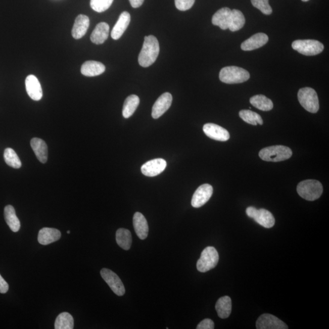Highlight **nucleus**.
<instances>
[{
	"label": "nucleus",
	"instance_id": "27",
	"mask_svg": "<svg viewBox=\"0 0 329 329\" xmlns=\"http://www.w3.org/2000/svg\"><path fill=\"white\" fill-rule=\"evenodd\" d=\"M250 103L255 108L262 111H271L274 107L272 101L263 95H257L251 97Z\"/></svg>",
	"mask_w": 329,
	"mask_h": 329
},
{
	"label": "nucleus",
	"instance_id": "6",
	"mask_svg": "<svg viewBox=\"0 0 329 329\" xmlns=\"http://www.w3.org/2000/svg\"><path fill=\"white\" fill-rule=\"evenodd\" d=\"M219 261L218 251L215 248L207 247L201 253L200 259L198 260L197 269L201 272H206L214 268Z\"/></svg>",
	"mask_w": 329,
	"mask_h": 329
},
{
	"label": "nucleus",
	"instance_id": "17",
	"mask_svg": "<svg viewBox=\"0 0 329 329\" xmlns=\"http://www.w3.org/2000/svg\"><path fill=\"white\" fill-rule=\"evenodd\" d=\"M90 25L89 18L85 15H79L74 23L72 34L74 38L80 39L87 32Z\"/></svg>",
	"mask_w": 329,
	"mask_h": 329
},
{
	"label": "nucleus",
	"instance_id": "1",
	"mask_svg": "<svg viewBox=\"0 0 329 329\" xmlns=\"http://www.w3.org/2000/svg\"><path fill=\"white\" fill-rule=\"evenodd\" d=\"M160 52L158 39L153 35L145 36L143 46L138 56V63L140 66L148 67L155 63Z\"/></svg>",
	"mask_w": 329,
	"mask_h": 329
},
{
	"label": "nucleus",
	"instance_id": "7",
	"mask_svg": "<svg viewBox=\"0 0 329 329\" xmlns=\"http://www.w3.org/2000/svg\"><path fill=\"white\" fill-rule=\"evenodd\" d=\"M292 48L305 56H315L324 50V45L316 40H297L292 43Z\"/></svg>",
	"mask_w": 329,
	"mask_h": 329
},
{
	"label": "nucleus",
	"instance_id": "38",
	"mask_svg": "<svg viewBox=\"0 0 329 329\" xmlns=\"http://www.w3.org/2000/svg\"><path fill=\"white\" fill-rule=\"evenodd\" d=\"M9 290V285L7 281H6L4 278L0 275V293H7Z\"/></svg>",
	"mask_w": 329,
	"mask_h": 329
},
{
	"label": "nucleus",
	"instance_id": "26",
	"mask_svg": "<svg viewBox=\"0 0 329 329\" xmlns=\"http://www.w3.org/2000/svg\"><path fill=\"white\" fill-rule=\"evenodd\" d=\"M5 221L10 229L14 232H19L20 229V222L18 218L16 210L13 206L8 205L5 207L4 210Z\"/></svg>",
	"mask_w": 329,
	"mask_h": 329
},
{
	"label": "nucleus",
	"instance_id": "22",
	"mask_svg": "<svg viewBox=\"0 0 329 329\" xmlns=\"http://www.w3.org/2000/svg\"><path fill=\"white\" fill-rule=\"evenodd\" d=\"M231 11L229 8H223L216 12L212 17L213 25L219 26L223 30L229 28Z\"/></svg>",
	"mask_w": 329,
	"mask_h": 329
},
{
	"label": "nucleus",
	"instance_id": "5",
	"mask_svg": "<svg viewBox=\"0 0 329 329\" xmlns=\"http://www.w3.org/2000/svg\"><path fill=\"white\" fill-rule=\"evenodd\" d=\"M299 103L307 111L315 114L319 111V104L318 95L312 88H301L298 93Z\"/></svg>",
	"mask_w": 329,
	"mask_h": 329
},
{
	"label": "nucleus",
	"instance_id": "40",
	"mask_svg": "<svg viewBox=\"0 0 329 329\" xmlns=\"http://www.w3.org/2000/svg\"><path fill=\"white\" fill-rule=\"evenodd\" d=\"M302 1L304 2H307L308 1H309V0H302Z\"/></svg>",
	"mask_w": 329,
	"mask_h": 329
},
{
	"label": "nucleus",
	"instance_id": "29",
	"mask_svg": "<svg viewBox=\"0 0 329 329\" xmlns=\"http://www.w3.org/2000/svg\"><path fill=\"white\" fill-rule=\"evenodd\" d=\"M116 241L120 247L124 250H129L132 244V236L130 231L123 228L118 229Z\"/></svg>",
	"mask_w": 329,
	"mask_h": 329
},
{
	"label": "nucleus",
	"instance_id": "18",
	"mask_svg": "<svg viewBox=\"0 0 329 329\" xmlns=\"http://www.w3.org/2000/svg\"><path fill=\"white\" fill-rule=\"evenodd\" d=\"M61 233L54 228L44 227L40 229L38 235V242L42 245H48L58 241Z\"/></svg>",
	"mask_w": 329,
	"mask_h": 329
},
{
	"label": "nucleus",
	"instance_id": "24",
	"mask_svg": "<svg viewBox=\"0 0 329 329\" xmlns=\"http://www.w3.org/2000/svg\"><path fill=\"white\" fill-rule=\"evenodd\" d=\"M109 26L108 23H99L91 34L90 40L95 44L100 45L108 39L109 34Z\"/></svg>",
	"mask_w": 329,
	"mask_h": 329
},
{
	"label": "nucleus",
	"instance_id": "32",
	"mask_svg": "<svg viewBox=\"0 0 329 329\" xmlns=\"http://www.w3.org/2000/svg\"><path fill=\"white\" fill-rule=\"evenodd\" d=\"M74 319L70 313L63 312L60 314L56 319L55 328L56 329H73Z\"/></svg>",
	"mask_w": 329,
	"mask_h": 329
},
{
	"label": "nucleus",
	"instance_id": "21",
	"mask_svg": "<svg viewBox=\"0 0 329 329\" xmlns=\"http://www.w3.org/2000/svg\"><path fill=\"white\" fill-rule=\"evenodd\" d=\"M133 225L138 238L141 240L146 239L149 232V227L144 215L140 212H136L133 217Z\"/></svg>",
	"mask_w": 329,
	"mask_h": 329
},
{
	"label": "nucleus",
	"instance_id": "14",
	"mask_svg": "<svg viewBox=\"0 0 329 329\" xmlns=\"http://www.w3.org/2000/svg\"><path fill=\"white\" fill-rule=\"evenodd\" d=\"M173 100L171 94L166 92L162 94L159 99L156 100L153 107L152 117L155 119L161 117L170 108Z\"/></svg>",
	"mask_w": 329,
	"mask_h": 329
},
{
	"label": "nucleus",
	"instance_id": "12",
	"mask_svg": "<svg viewBox=\"0 0 329 329\" xmlns=\"http://www.w3.org/2000/svg\"><path fill=\"white\" fill-rule=\"evenodd\" d=\"M203 131L207 137L216 141L226 142L230 138L229 132L223 127L216 124H204Z\"/></svg>",
	"mask_w": 329,
	"mask_h": 329
},
{
	"label": "nucleus",
	"instance_id": "35",
	"mask_svg": "<svg viewBox=\"0 0 329 329\" xmlns=\"http://www.w3.org/2000/svg\"><path fill=\"white\" fill-rule=\"evenodd\" d=\"M253 7L259 10L263 14L270 15L272 10L269 5V0H251Z\"/></svg>",
	"mask_w": 329,
	"mask_h": 329
},
{
	"label": "nucleus",
	"instance_id": "9",
	"mask_svg": "<svg viewBox=\"0 0 329 329\" xmlns=\"http://www.w3.org/2000/svg\"><path fill=\"white\" fill-rule=\"evenodd\" d=\"M101 275L115 294L119 296L124 295L125 289L124 285L116 273L109 269L103 268L101 271Z\"/></svg>",
	"mask_w": 329,
	"mask_h": 329
},
{
	"label": "nucleus",
	"instance_id": "25",
	"mask_svg": "<svg viewBox=\"0 0 329 329\" xmlns=\"http://www.w3.org/2000/svg\"><path fill=\"white\" fill-rule=\"evenodd\" d=\"M215 309L219 318H227L232 311V301L230 298L226 296L219 298L216 302Z\"/></svg>",
	"mask_w": 329,
	"mask_h": 329
},
{
	"label": "nucleus",
	"instance_id": "31",
	"mask_svg": "<svg viewBox=\"0 0 329 329\" xmlns=\"http://www.w3.org/2000/svg\"><path fill=\"white\" fill-rule=\"evenodd\" d=\"M239 116L246 123L256 126L257 124L262 125L263 121L260 115L250 110H242L239 112Z\"/></svg>",
	"mask_w": 329,
	"mask_h": 329
},
{
	"label": "nucleus",
	"instance_id": "15",
	"mask_svg": "<svg viewBox=\"0 0 329 329\" xmlns=\"http://www.w3.org/2000/svg\"><path fill=\"white\" fill-rule=\"evenodd\" d=\"M26 90L29 97L34 101L42 99L43 91L40 83L37 77L30 75L25 80Z\"/></svg>",
	"mask_w": 329,
	"mask_h": 329
},
{
	"label": "nucleus",
	"instance_id": "3",
	"mask_svg": "<svg viewBox=\"0 0 329 329\" xmlns=\"http://www.w3.org/2000/svg\"><path fill=\"white\" fill-rule=\"evenodd\" d=\"M219 79L226 84H240L250 78V73L241 67L229 66L223 68L219 72Z\"/></svg>",
	"mask_w": 329,
	"mask_h": 329
},
{
	"label": "nucleus",
	"instance_id": "20",
	"mask_svg": "<svg viewBox=\"0 0 329 329\" xmlns=\"http://www.w3.org/2000/svg\"><path fill=\"white\" fill-rule=\"evenodd\" d=\"M105 65L100 62L88 61L82 64L81 69L83 75L88 77L97 76L105 72Z\"/></svg>",
	"mask_w": 329,
	"mask_h": 329
},
{
	"label": "nucleus",
	"instance_id": "19",
	"mask_svg": "<svg viewBox=\"0 0 329 329\" xmlns=\"http://www.w3.org/2000/svg\"><path fill=\"white\" fill-rule=\"evenodd\" d=\"M130 22V15L126 11L121 13L117 20L116 24L112 29L111 37L114 40H118L122 36L126 30Z\"/></svg>",
	"mask_w": 329,
	"mask_h": 329
},
{
	"label": "nucleus",
	"instance_id": "13",
	"mask_svg": "<svg viewBox=\"0 0 329 329\" xmlns=\"http://www.w3.org/2000/svg\"><path fill=\"white\" fill-rule=\"evenodd\" d=\"M167 167V162L163 159H156L148 161L141 168L142 173L145 176L154 177L162 173Z\"/></svg>",
	"mask_w": 329,
	"mask_h": 329
},
{
	"label": "nucleus",
	"instance_id": "16",
	"mask_svg": "<svg viewBox=\"0 0 329 329\" xmlns=\"http://www.w3.org/2000/svg\"><path fill=\"white\" fill-rule=\"evenodd\" d=\"M269 40L268 35L264 33H257L249 38L242 43L241 49L244 51H253L267 43Z\"/></svg>",
	"mask_w": 329,
	"mask_h": 329
},
{
	"label": "nucleus",
	"instance_id": "8",
	"mask_svg": "<svg viewBox=\"0 0 329 329\" xmlns=\"http://www.w3.org/2000/svg\"><path fill=\"white\" fill-rule=\"evenodd\" d=\"M249 217L253 218L255 221L261 226L271 228L274 226L275 219L272 213L264 209H257L256 207L251 206L246 210Z\"/></svg>",
	"mask_w": 329,
	"mask_h": 329
},
{
	"label": "nucleus",
	"instance_id": "28",
	"mask_svg": "<svg viewBox=\"0 0 329 329\" xmlns=\"http://www.w3.org/2000/svg\"><path fill=\"white\" fill-rule=\"evenodd\" d=\"M139 103H140V99L135 95H132L127 97L124 103L123 116L125 118L131 117L137 109Z\"/></svg>",
	"mask_w": 329,
	"mask_h": 329
},
{
	"label": "nucleus",
	"instance_id": "4",
	"mask_svg": "<svg viewBox=\"0 0 329 329\" xmlns=\"http://www.w3.org/2000/svg\"><path fill=\"white\" fill-rule=\"evenodd\" d=\"M297 192L303 199L309 201L318 200L323 192L321 183L318 180L308 179L303 180L297 186Z\"/></svg>",
	"mask_w": 329,
	"mask_h": 329
},
{
	"label": "nucleus",
	"instance_id": "34",
	"mask_svg": "<svg viewBox=\"0 0 329 329\" xmlns=\"http://www.w3.org/2000/svg\"><path fill=\"white\" fill-rule=\"evenodd\" d=\"M114 0H90L91 9L97 13H103L111 7Z\"/></svg>",
	"mask_w": 329,
	"mask_h": 329
},
{
	"label": "nucleus",
	"instance_id": "36",
	"mask_svg": "<svg viewBox=\"0 0 329 329\" xmlns=\"http://www.w3.org/2000/svg\"><path fill=\"white\" fill-rule=\"evenodd\" d=\"M195 2V0H175V5L177 10L185 11L191 9Z\"/></svg>",
	"mask_w": 329,
	"mask_h": 329
},
{
	"label": "nucleus",
	"instance_id": "39",
	"mask_svg": "<svg viewBox=\"0 0 329 329\" xmlns=\"http://www.w3.org/2000/svg\"><path fill=\"white\" fill-rule=\"evenodd\" d=\"M132 8H138L144 4V0H129Z\"/></svg>",
	"mask_w": 329,
	"mask_h": 329
},
{
	"label": "nucleus",
	"instance_id": "11",
	"mask_svg": "<svg viewBox=\"0 0 329 329\" xmlns=\"http://www.w3.org/2000/svg\"><path fill=\"white\" fill-rule=\"evenodd\" d=\"M257 329H287L288 326L280 319L271 314H263L256 322Z\"/></svg>",
	"mask_w": 329,
	"mask_h": 329
},
{
	"label": "nucleus",
	"instance_id": "2",
	"mask_svg": "<svg viewBox=\"0 0 329 329\" xmlns=\"http://www.w3.org/2000/svg\"><path fill=\"white\" fill-rule=\"evenodd\" d=\"M292 151L283 145H275L263 148L259 152V157L263 161L267 162H281L291 158Z\"/></svg>",
	"mask_w": 329,
	"mask_h": 329
},
{
	"label": "nucleus",
	"instance_id": "23",
	"mask_svg": "<svg viewBox=\"0 0 329 329\" xmlns=\"http://www.w3.org/2000/svg\"><path fill=\"white\" fill-rule=\"evenodd\" d=\"M31 146L38 161L45 164L48 159V147L42 139L33 138L31 140Z\"/></svg>",
	"mask_w": 329,
	"mask_h": 329
},
{
	"label": "nucleus",
	"instance_id": "33",
	"mask_svg": "<svg viewBox=\"0 0 329 329\" xmlns=\"http://www.w3.org/2000/svg\"><path fill=\"white\" fill-rule=\"evenodd\" d=\"M4 159L7 165L11 167L18 169L22 167V162L19 156L12 148H8L5 150Z\"/></svg>",
	"mask_w": 329,
	"mask_h": 329
},
{
	"label": "nucleus",
	"instance_id": "41",
	"mask_svg": "<svg viewBox=\"0 0 329 329\" xmlns=\"http://www.w3.org/2000/svg\"><path fill=\"white\" fill-rule=\"evenodd\" d=\"M67 233H70V230H68V231H67Z\"/></svg>",
	"mask_w": 329,
	"mask_h": 329
},
{
	"label": "nucleus",
	"instance_id": "10",
	"mask_svg": "<svg viewBox=\"0 0 329 329\" xmlns=\"http://www.w3.org/2000/svg\"><path fill=\"white\" fill-rule=\"evenodd\" d=\"M212 185L205 183L199 186L193 195L192 206L195 208H199L208 202L213 194Z\"/></svg>",
	"mask_w": 329,
	"mask_h": 329
},
{
	"label": "nucleus",
	"instance_id": "30",
	"mask_svg": "<svg viewBox=\"0 0 329 329\" xmlns=\"http://www.w3.org/2000/svg\"><path fill=\"white\" fill-rule=\"evenodd\" d=\"M245 18L241 11L237 10L231 11V16L229 28L231 31L236 32L244 27Z\"/></svg>",
	"mask_w": 329,
	"mask_h": 329
},
{
	"label": "nucleus",
	"instance_id": "37",
	"mask_svg": "<svg viewBox=\"0 0 329 329\" xmlns=\"http://www.w3.org/2000/svg\"><path fill=\"white\" fill-rule=\"evenodd\" d=\"M214 322L210 319H205L203 320L198 325L197 329H213L214 328Z\"/></svg>",
	"mask_w": 329,
	"mask_h": 329
}]
</instances>
